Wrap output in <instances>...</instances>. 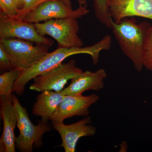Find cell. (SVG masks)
I'll return each instance as SVG.
<instances>
[{
    "mask_svg": "<svg viewBox=\"0 0 152 152\" xmlns=\"http://www.w3.org/2000/svg\"><path fill=\"white\" fill-rule=\"evenodd\" d=\"M90 12L86 6H79L73 10L72 7L59 0H51L45 2L27 14L23 20L36 23L52 19L74 18L78 19Z\"/></svg>",
    "mask_w": 152,
    "mask_h": 152,
    "instance_id": "obj_6",
    "label": "cell"
},
{
    "mask_svg": "<svg viewBox=\"0 0 152 152\" xmlns=\"http://www.w3.org/2000/svg\"><path fill=\"white\" fill-rule=\"evenodd\" d=\"M109 0H94V10L95 16L99 22L106 27L111 28V20L112 18L109 13Z\"/></svg>",
    "mask_w": 152,
    "mask_h": 152,
    "instance_id": "obj_16",
    "label": "cell"
},
{
    "mask_svg": "<svg viewBox=\"0 0 152 152\" xmlns=\"http://www.w3.org/2000/svg\"><path fill=\"white\" fill-rule=\"evenodd\" d=\"M15 68L10 56L4 47L0 44V69L1 71H8Z\"/></svg>",
    "mask_w": 152,
    "mask_h": 152,
    "instance_id": "obj_20",
    "label": "cell"
},
{
    "mask_svg": "<svg viewBox=\"0 0 152 152\" xmlns=\"http://www.w3.org/2000/svg\"><path fill=\"white\" fill-rule=\"evenodd\" d=\"M19 39L51 46L53 41L40 35L34 23L10 18L0 12V39Z\"/></svg>",
    "mask_w": 152,
    "mask_h": 152,
    "instance_id": "obj_8",
    "label": "cell"
},
{
    "mask_svg": "<svg viewBox=\"0 0 152 152\" xmlns=\"http://www.w3.org/2000/svg\"><path fill=\"white\" fill-rule=\"evenodd\" d=\"M64 96L61 92L48 90L42 92L33 106V114L41 117L43 121L48 122L56 111Z\"/></svg>",
    "mask_w": 152,
    "mask_h": 152,
    "instance_id": "obj_14",
    "label": "cell"
},
{
    "mask_svg": "<svg viewBox=\"0 0 152 152\" xmlns=\"http://www.w3.org/2000/svg\"><path fill=\"white\" fill-rule=\"evenodd\" d=\"M77 1L78 3L79 6L87 7L88 0H77Z\"/></svg>",
    "mask_w": 152,
    "mask_h": 152,
    "instance_id": "obj_22",
    "label": "cell"
},
{
    "mask_svg": "<svg viewBox=\"0 0 152 152\" xmlns=\"http://www.w3.org/2000/svg\"><path fill=\"white\" fill-rule=\"evenodd\" d=\"M109 13L115 23L140 17L152 20V0H109Z\"/></svg>",
    "mask_w": 152,
    "mask_h": 152,
    "instance_id": "obj_11",
    "label": "cell"
},
{
    "mask_svg": "<svg viewBox=\"0 0 152 152\" xmlns=\"http://www.w3.org/2000/svg\"><path fill=\"white\" fill-rule=\"evenodd\" d=\"M107 77L105 70L99 69L95 72H82L71 80V83L61 92L64 95L83 96L86 91H99L104 86V80Z\"/></svg>",
    "mask_w": 152,
    "mask_h": 152,
    "instance_id": "obj_13",
    "label": "cell"
},
{
    "mask_svg": "<svg viewBox=\"0 0 152 152\" xmlns=\"http://www.w3.org/2000/svg\"><path fill=\"white\" fill-rule=\"evenodd\" d=\"M34 25L40 35H48L55 39L58 43V48H81L83 45L78 34L80 26L77 19H52Z\"/></svg>",
    "mask_w": 152,
    "mask_h": 152,
    "instance_id": "obj_5",
    "label": "cell"
},
{
    "mask_svg": "<svg viewBox=\"0 0 152 152\" xmlns=\"http://www.w3.org/2000/svg\"><path fill=\"white\" fill-rule=\"evenodd\" d=\"M99 99V96L95 94L88 96L64 95L50 120L54 122L64 123L66 119L73 117L88 116L89 109Z\"/></svg>",
    "mask_w": 152,
    "mask_h": 152,
    "instance_id": "obj_10",
    "label": "cell"
},
{
    "mask_svg": "<svg viewBox=\"0 0 152 152\" xmlns=\"http://www.w3.org/2000/svg\"><path fill=\"white\" fill-rule=\"evenodd\" d=\"M76 64L75 60H70L67 63H62L53 69L36 77L34 79V83L30 86V89L41 92L47 90L61 92L69 80L83 72Z\"/></svg>",
    "mask_w": 152,
    "mask_h": 152,
    "instance_id": "obj_7",
    "label": "cell"
},
{
    "mask_svg": "<svg viewBox=\"0 0 152 152\" xmlns=\"http://www.w3.org/2000/svg\"><path fill=\"white\" fill-rule=\"evenodd\" d=\"M91 118L89 116L69 125L52 122L53 128L61 136L62 140L61 146L65 152H75L79 139L82 137L94 135L96 128L91 124Z\"/></svg>",
    "mask_w": 152,
    "mask_h": 152,
    "instance_id": "obj_9",
    "label": "cell"
},
{
    "mask_svg": "<svg viewBox=\"0 0 152 152\" xmlns=\"http://www.w3.org/2000/svg\"><path fill=\"white\" fill-rule=\"evenodd\" d=\"M113 32L121 49L135 69L141 72L144 68L143 55L145 39L151 23L145 21L137 23L133 17L123 19L119 23L111 20Z\"/></svg>",
    "mask_w": 152,
    "mask_h": 152,
    "instance_id": "obj_2",
    "label": "cell"
},
{
    "mask_svg": "<svg viewBox=\"0 0 152 152\" xmlns=\"http://www.w3.org/2000/svg\"><path fill=\"white\" fill-rule=\"evenodd\" d=\"M19 39H0L2 45L8 54L15 68L26 70L37 63L49 53L50 46L36 44Z\"/></svg>",
    "mask_w": 152,
    "mask_h": 152,
    "instance_id": "obj_4",
    "label": "cell"
},
{
    "mask_svg": "<svg viewBox=\"0 0 152 152\" xmlns=\"http://www.w3.org/2000/svg\"><path fill=\"white\" fill-rule=\"evenodd\" d=\"M111 44V37L107 35L97 43L91 46L70 48H57L54 51L49 52L29 69L21 72L20 77L14 84L13 92L18 95L22 94L28 82L59 66L66 59L71 56L80 54H88L91 57L93 63L96 64L100 52L110 49Z\"/></svg>",
    "mask_w": 152,
    "mask_h": 152,
    "instance_id": "obj_1",
    "label": "cell"
},
{
    "mask_svg": "<svg viewBox=\"0 0 152 152\" xmlns=\"http://www.w3.org/2000/svg\"><path fill=\"white\" fill-rule=\"evenodd\" d=\"M0 112L4 125L0 139V151L15 152L16 137L14 130L18 118L12 97L0 96Z\"/></svg>",
    "mask_w": 152,
    "mask_h": 152,
    "instance_id": "obj_12",
    "label": "cell"
},
{
    "mask_svg": "<svg viewBox=\"0 0 152 152\" xmlns=\"http://www.w3.org/2000/svg\"><path fill=\"white\" fill-rule=\"evenodd\" d=\"M51 0H23V7L20 10V14L18 19L22 20L25 16L34 9L37 8L38 6L40 5L45 2ZM61 1L68 5L72 6L71 0H59Z\"/></svg>",
    "mask_w": 152,
    "mask_h": 152,
    "instance_id": "obj_18",
    "label": "cell"
},
{
    "mask_svg": "<svg viewBox=\"0 0 152 152\" xmlns=\"http://www.w3.org/2000/svg\"><path fill=\"white\" fill-rule=\"evenodd\" d=\"M13 102L17 115V126L19 135L16 139L17 148L20 152H32L33 147L40 148L43 144V136L49 132L50 127L48 122L39 121L37 125L31 121L26 109L21 104L18 98L12 95Z\"/></svg>",
    "mask_w": 152,
    "mask_h": 152,
    "instance_id": "obj_3",
    "label": "cell"
},
{
    "mask_svg": "<svg viewBox=\"0 0 152 152\" xmlns=\"http://www.w3.org/2000/svg\"><path fill=\"white\" fill-rule=\"evenodd\" d=\"M17 7L20 10L23 7V0H14Z\"/></svg>",
    "mask_w": 152,
    "mask_h": 152,
    "instance_id": "obj_21",
    "label": "cell"
},
{
    "mask_svg": "<svg viewBox=\"0 0 152 152\" xmlns=\"http://www.w3.org/2000/svg\"><path fill=\"white\" fill-rule=\"evenodd\" d=\"M143 65L144 67L152 72V25L149 28L145 39Z\"/></svg>",
    "mask_w": 152,
    "mask_h": 152,
    "instance_id": "obj_17",
    "label": "cell"
},
{
    "mask_svg": "<svg viewBox=\"0 0 152 152\" xmlns=\"http://www.w3.org/2000/svg\"><path fill=\"white\" fill-rule=\"evenodd\" d=\"M21 71L14 68L0 75V96L12 97L13 89L15 83L19 78Z\"/></svg>",
    "mask_w": 152,
    "mask_h": 152,
    "instance_id": "obj_15",
    "label": "cell"
},
{
    "mask_svg": "<svg viewBox=\"0 0 152 152\" xmlns=\"http://www.w3.org/2000/svg\"><path fill=\"white\" fill-rule=\"evenodd\" d=\"M0 9L1 12L12 18L18 19L20 14L14 0H0Z\"/></svg>",
    "mask_w": 152,
    "mask_h": 152,
    "instance_id": "obj_19",
    "label": "cell"
}]
</instances>
